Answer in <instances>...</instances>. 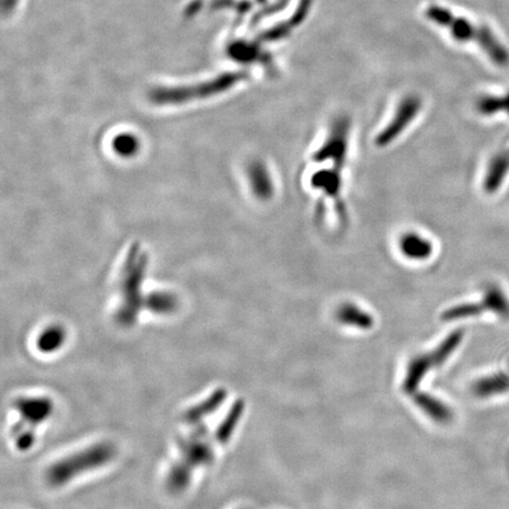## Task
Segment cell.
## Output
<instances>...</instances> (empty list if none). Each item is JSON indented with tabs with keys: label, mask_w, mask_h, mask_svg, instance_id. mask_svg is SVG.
Segmentation results:
<instances>
[{
	"label": "cell",
	"mask_w": 509,
	"mask_h": 509,
	"mask_svg": "<svg viewBox=\"0 0 509 509\" xmlns=\"http://www.w3.org/2000/svg\"><path fill=\"white\" fill-rule=\"evenodd\" d=\"M177 307V298L170 292H154L145 296L144 308L157 315H170Z\"/></svg>",
	"instance_id": "obj_21"
},
{
	"label": "cell",
	"mask_w": 509,
	"mask_h": 509,
	"mask_svg": "<svg viewBox=\"0 0 509 509\" xmlns=\"http://www.w3.org/2000/svg\"><path fill=\"white\" fill-rule=\"evenodd\" d=\"M249 183L254 196L261 201H269L274 194V183L267 165L261 161L252 162L248 168Z\"/></svg>",
	"instance_id": "obj_14"
},
{
	"label": "cell",
	"mask_w": 509,
	"mask_h": 509,
	"mask_svg": "<svg viewBox=\"0 0 509 509\" xmlns=\"http://www.w3.org/2000/svg\"><path fill=\"white\" fill-rule=\"evenodd\" d=\"M399 248L401 254L412 261H425L432 257L434 247L428 238L417 232H408L400 238Z\"/></svg>",
	"instance_id": "obj_11"
},
{
	"label": "cell",
	"mask_w": 509,
	"mask_h": 509,
	"mask_svg": "<svg viewBox=\"0 0 509 509\" xmlns=\"http://www.w3.org/2000/svg\"><path fill=\"white\" fill-rule=\"evenodd\" d=\"M476 109L483 116H494L500 112H507V97L505 96H495L487 94L479 98L476 103Z\"/></svg>",
	"instance_id": "obj_24"
},
{
	"label": "cell",
	"mask_w": 509,
	"mask_h": 509,
	"mask_svg": "<svg viewBox=\"0 0 509 509\" xmlns=\"http://www.w3.org/2000/svg\"><path fill=\"white\" fill-rule=\"evenodd\" d=\"M421 107H422V103L419 97H416V96L405 97L400 103L399 107H397L394 117L389 122V124L385 125V129H382L381 132L376 136V147L385 148L397 139L403 134V131L412 124V122L419 114Z\"/></svg>",
	"instance_id": "obj_7"
},
{
	"label": "cell",
	"mask_w": 509,
	"mask_h": 509,
	"mask_svg": "<svg viewBox=\"0 0 509 509\" xmlns=\"http://www.w3.org/2000/svg\"><path fill=\"white\" fill-rule=\"evenodd\" d=\"M114 149L118 154L123 157H131L139 149V142L134 134H119L114 141Z\"/></svg>",
	"instance_id": "obj_25"
},
{
	"label": "cell",
	"mask_w": 509,
	"mask_h": 509,
	"mask_svg": "<svg viewBox=\"0 0 509 509\" xmlns=\"http://www.w3.org/2000/svg\"><path fill=\"white\" fill-rule=\"evenodd\" d=\"M245 405L243 400H237L232 408L229 409L228 414L222 420L218 428L214 432V440L221 445L228 443L234 435V430L237 428L238 423L242 420L244 412Z\"/></svg>",
	"instance_id": "obj_17"
},
{
	"label": "cell",
	"mask_w": 509,
	"mask_h": 509,
	"mask_svg": "<svg viewBox=\"0 0 509 509\" xmlns=\"http://www.w3.org/2000/svg\"><path fill=\"white\" fill-rule=\"evenodd\" d=\"M14 408L21 415V421L32 427H37L50 419L54 407L52 400L49 397L29 396L18 399L14 402Z\"/></svg>",
	"instance_id": "obj_8"
},
{
	"label": "cell",
	"mask_w": 509,
	"mask_h": 509,
	"mask_svg": "<svg viewBox=\"0 0 509 509\" xmlns=\"http://www.w3.org/2000/svg\"><path fill=\"white\" fill-rule=\"evenodd\" d=\"M485 312L481 302L480 303H463V305H454L443 312V321L452 322L456 320H465V318L476 317Z\"/></svg>",
	"instance_id": "obj_22"
},
{
	"label": "cell",
	"mask_w": 509,
	"mask_h": 509,
	"mask_svg": "<svg viewBox=\"0 0 509 509\" xmlns=\"http://www.w3.org/2000/svg\"><path fill=\"white\" fill-rule=\"evenodd\" d=\"M463 336L465 332L463 329H456L455 332H450L445 337V341L440 343L439 347L434 352L415 356L409 362L407 374L402 383L403 392L407 394H414L429 370L443 365L450 357L453 352L459 348V345L463 343Z\"/></svg>",
	"instance_id": "obj_4"
},
{
	"label": "cell",
	"mask_w": 509,
	"mask_h": 509,
	"mask_svg": "<svg viewBox=\"0 0 509 509\" xmlns=\"http://www.w3.org/2000/svg\"><path fill=\"white\" fill-rule=\"evenodd\" d=\"M336 320L342 325L362 329V330H368L374 327L372 316L352 303H345L339 307L336 312Z\"/></svg>",
	"instance_id": "obj_16"
},
{
	"label": "cell",
	"mask_w": 509,
	"mask_h": 509,
	"mask_svg": "<svg viewBox=\"0 0 509 509\" xmlns=\"http://www.w3.org/2000/svg\"><path fill=\"white\" fill-rule=\"evenodd\" d=\"M66 332L61 325H50L38 336L37 348L43 354H54L65 345Z\"/></svg>",
	"instance_id": "obj_20"
},
{
	"label": "cell",
	"mask_w": 509,
	"mask_h": 509,
	"mask_svg": "<svg viewBox=\"0 0 509 509\" xmlns=\"http://www.w3.org/2000/svg\"><path fill=\"white\" fill-rule=\"evenodd\" d=\"M12 438H14V445L21 452H27L34 447L36 443V435H34V427L27 425L21 421L14 425L12 430Z\"/></svg>",
	"instance_id": "obj_23"
},
{
	"label": "cell",
	"mask_w": 509,
	"mask_h": 509,
	"mask_svg": "<svg viewBox=\"0 0 509 509\" xmlns=\"http://www.w3.org/2000/svg\"><path fill=\"white\" fill-rule=\"evenodd\" d=\"M181 460L192 468L210 466L214 461V447L210 441L209 429L204 423L194 425L188 435L178 441Z\"/></svg>",
	"instance_id": "obj_6"
},
{
	"label": "cell",
	"mask_w": 509,
	"mask_h": 509,
	"mask_svg": "<svg viewBox=\"0 0 509 509\" xmlns=\"http://www.w3.org/2000/svg\"><path fill=\"white\" fill-rule=\"evenodd\" d=\"M485 312H492L501 318H509V298L499 285H489L481 301Z\"/></svg>",
	"instance_id": "obj_18"
},
{
	"label": "cell",
	"mask_w": 509,
	"mask_h": 509,
	"mask_svg": "<svg viewBox=\"0 0 509 509\" xmlns=\"http://www.w3.org/2000/svg\"><path fill=\"white\" fill-rule=\"evenodd\" d=\"M194 468L189 466L183 460L174 463L169 470L167 476V487L169 492L174 494H181L190 486Z\"/></svg>",
	"instance_id": "obj_19"
},
{
	"label": "cell",
	"mask_w": 509,
	"mask_h": 509,
	"mask_svg": "<svg viewBox=\"0 0 509 509\" xmlns=\"http://www.w3.org/2000/svg\"><path fill=\"white\" fill-rule=\"evenodd\" d=\"M473 395L478 399L486 400L509 392V375L498 372L476 380L472 385Z\"/></svg>",
	"instance_id": "obj_12"
},
{
	"label": "cell",
	"mask_w": 509,
	"mask_h": 509,
	"mask_svg": "<svg viewBox=\"0 0 509 509\" xmlns=\"http://www.w3.org/2000/svg\"><path fill=\"white\" fill-rule=\"evenodd\" d=\"M507 97V114L509 116V91L506 94Z\"/></svg>",
	"instance_id": "obj_26"
},
{
	"label": "cell",
	"mask_w": 509,
	"mask_h": 509,
	"mask_svg": "<svg viewBox=\"0 0 509 509\" xmlns=\"http://www.w3.org/2000/svg\"><path fill=\"white\" fill-rule=\"evenodd\" d=\"M339 169H323L312 176V185L335 201L336 212L342 221L347 219V210L342 201V177Z\"/></svg>",
	"instance_id": "obj_9"
},
{
	"label": "cell",
	"mask_w": 509,
	"mask_h": 509,
	"mask_svg": "<svg viewBox=\"0 0 509 509\" xmlns=\"http://www.w3.org/2000/svg\"><path fill=\"white\" fill-rule=\"evenodd\" d=\"M349 132L350 122L348 118H336L332 123L325 143L312 154V159L317 163L332 162L334 168L342 170L348 154Z\"/></svg>",
	"instance_id": "obj_5"
},
{
	"label": "cell",
	"mask_w": 509,
	"mask_h": 509,
	"mask_svg": "<svg viewBox=\"0 0 509 509\" xmlns=\"http://www.w3.org/2000/svg\"><path fill=\"white\" fill-rule=\"evenodd\" d=\"M228 397V390L224 388H218L210 394L207 399L203 400L198 405L191 407L184 414L185 422L191 425L203 423L205 417L214 414L219 409L225 400Z\"/></svg>",
	"instance_id": "obj_13"
},
{
	"label": "cell",
	"mask_w": 509,
	"mask_h": 509,
	"mask_svg": "<svg viewBox=\"0 0 509 509\" xmlns=\"http://www.w3.org/2000/svg\"><path fill=\"white\" fill-rule=\"evenodd\" d=\"M432 17L439 18L438 21L450 25L455 39L460 41H475L481 46L489 61L496 66L507 67L509 65V50L506 44L493 32L490 27L483 24L476 25L467 18H450L445 11H432Z\"/></svg>",
	"instance_id": "obj_3"
},
{
	"label": "cell",
	"mask_w": 509,
	"mask_h": 509,
	"mask_svg": "<svg viewBox=\"0 0 509 509\" xmlns=\"http://www.w3.org/2000/svg\"><path fill=\"white\" fill-rule=\"evenodd\" d=\"M116 447L110 443H99L66 456L49 467L46 481L50 486L61 487L81 474L101 468L116 456Z\"/></svg>",
	"instance_id": "obj_2"
},
{
	"label": "cell",
	"mask_w": 509,
	"mask_h": 509,
	"mask_svg": "<svg viewBox=\"0 0 509 509\" xmlns=\"http://www.w3.org/2000/svg\"><path fill=\"white\" fill-rule=\"evenodd\" d=\"M414 402L419 407L429 419L438 423H449L453 420L452 409L436 399L435 396L429 395L427 392H415Z\"/></svg>",
	"instance_id": "obj_15"
},
{
	"label": "cell",
	"mask_w": 509,
	"mask_h": 509,
	"mask_svg": "<svg viewBox=\"0 0 509 509\" xmlns=\"http://www.w3.org/2000/svg\"><path fill=\"white\" fill-rule=\"evenodd\" d=\"M509 174V151L494 154L487 167L483 189L488 194H494L501 189Z\"/></svg>",
	"instance_id": "obj_10"
},
{
	"label": "cell",
	"mask_w": 509,
	"mask_h": 509,
	"mask_svg": "<svg viewBox=\"0 0 509 509\" xmlns=\"http://www.w3.org/2000/svg\"><path fill=\"white\" fill-rule=\"evenodd\" d=\"M147 269V256L139 245H134L127 254L121 278V305L117 310V322L124 327H131L137 321L142 308H144L145 297L142 294L143 280Z\"/></svg>",
	"instance_id": "obj_1"
}]
</instances>
